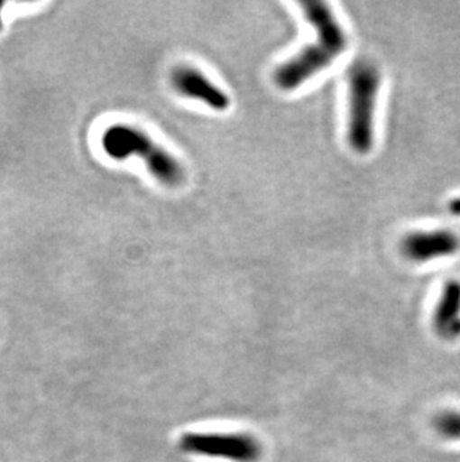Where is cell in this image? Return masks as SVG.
<instances>
[{"label": "cell", "mask_w": 460, "mask_h": 462, "mask_svg": "<svg viewBox=\"0 0 460 462\" xmlns=\"http://www.w3.org/2000/svg\"><path fill=\"white\" fill-rule=\"evenodd\" d=\"M460 247V241L453 232L420 231L409 234L402 240L400 249L409 261L426 262L438 257L452 256Z\"/></svg>", "instance_id": "6"}, {"label": "cell", "mask_w": 460, "mask_h": 462, "mask_svg": "<svg viewBox=\"0 0 460 462\" xmlns=\"http://www.w3.org/2000/svg\"><path fill=\"white\" fill-rule=\"evenodd\" d=\"M434 327L444 338L460 336V283L448 282L444 286L438 306L435 309Z\"/></svg>", "instance_id": "7"}, {"label": "cell", "mask_w": 460, "mask_h": 462, "mask_svg": "<svg viewBox=\"0 0 460 462\" xmlns=\"http://www.w3.org/2000/svg\"><path fill=\"white\" fill-rule=\"evenodd\" d=\"M300 8L317 36L314 42L305 45L298 54L275 69V84L284 92L299 88L329 68L348 47L347 33L335 17L330 5L322 0H305L300 2Z\"/></svg>", "instance_id": "1"}, {"label": "cell", "mask_w": 460, "mask_h": 462, "mask_svg": "<svg viewBox=\"0 0 460 462\" xmlns=\"http://www.w3.org/2000/svg\"><path fill=\"white\" fill-rule=\"evenodd\" d=\"M4 2H0V27H2V8H4Z\"/></svg>", "instance_id": "10"}, {"label": "cell", "mask_w": 460, "mask_h": 462, "mask_svg": "<svg viewBox=\"0 0 460 462\" xmlns=\"http://www.w3.org/2000/svg\"><path fill=\"white\" fill-rule=\"evenodd\" d=\"M170 83L179 95L208 105L214 111L229 109V95L222 88H218L217 84L213 83L202 70L191 66H179L172 72Z\"/></svg>", "instance_id": "5"}, {"label": "cell", "mask_w": 460, "mask_h": 462, "mask_svg": "<svg viewBox=\"0 0 460 462\" xmlns=\"http://www.w3.org/2000/svg\"><path fill=\"white\" fill-rule=\"evenodd\" d=\"M102 149L115 161L132 156L143 159L150 174L166 188H179L186 179L179 159L139 127L120 123L109 126L102 135Z\"/></svg>", "instance_id": "2"}, {"label": "cell", "mask_w": 460, "mask_h": 462, "mask_svg": "<svg viewBox=\"0 0 460 462\" xmlns=\"http://www.w3.org/2000/svg\"><path fill=\"white\" fill-rule=\"evenodd\" d=\"M448 209H450V211H452L453 214L460 216V198L453 199V201L450 202V206H448Z\"/></svg>", "instance_id": "9"}, {"label": "cell", "mask_w": 460, "mask_h": 462, "mask_svg": "<svg viewBox=\"0 0 460 462\" xmlns=\"http://www.w3.org/2000/svg\"><path fill=\"white\" fill-rule=\"evenodd\" d=\"M179 448L187 454L202 455L234 462H257L262 446L247 434H199L189 432L181 437Z\"/></svg>", "instance_id": "4"}, {"label": "cell", "mask_w": 460, "mask_h": 462, "mask_svg": "<svg viewBox=\"0 0 460 462\" xmlns=\"http://www.w3.org/2000/svg\"><path fill=\"white\" fill-rule=\"evenodd\" d=\"M434 427L439 436L460 440V411H444L434 420Z\"/></svg>", "instance_id": "8"}, {"label": "cell", "mask_w": 460, "mask_h": 462, "mask_svg": "<svg viewBox=\"0 0 460 462\" xmlns=\"http://www.w3.org/2000/svg\"><path fill=\"white\" fill-rule=\"evenodd\" d=\"M348 144L356 153L366 154L373 145V116L382 74L373 61L357 60L347 72Z\"/></svg>", "instance_id": "3"}]
</instances>
